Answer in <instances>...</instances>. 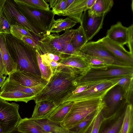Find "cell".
<instances>
[{"instance_id": "obj_1", "label": "cell", "mask_w": 133, "mask_h": 133, "mask_svg": "<svg viewBox=\"0 0 133 133\" xmlns=\"http://www.w3.org/2000/svg\"><path fill=\"white\" fill-rule=\"evenodd\" d=\"M52 69L53 72L50 79L35 96V103L50 101L58 106L63 103L76 87L74 84V80L82 73L77 68L61 64Z\"/></svg>"}, {"instance_id": "obj_2", "label": "cell", "mask_w": 133, "mask_h": 133, "mask_svg": "<svg viewBox=\"0 0 133 133\" xmlns=\"http://www.w3.org/2000/svg\"><path fill=\"white\" fill-rule=\"evenodd\" d=\"M5 35L9 54L17 65L16 71L41 77L36 49L10 34H5Z\"/></svg>"}, {"instance_id": "obj_3", "label": "cell", "mask_w": 133, "mask_h": 133, "mask_svg": "<svg viewBox=\"0 0 133 133\" xmlns=\"http://www.w3.org/2000/svg\"><path fill=\"white\" fill-rule=\"evenodd\" d=\"M63 34L48 33L36 42V50L40 55L51 53L63 59L68 44L71 42L76 29H67Z\"/></svg>"}, {"instance_id": "obj_4", "label": "cell", "mask_w": 133, "mask_h": 133, "mask_svg": "<svg viewBox=\"0 0 133 133\" xmlns=\"http://www.w3.org/2000/svg\"><path fill=\"white\" fill-rule=\"evenodd\" d=\"M103 101V99L97 98L74 102L61 125L69 130L96 111Z\"/></svg>"}, {"instance_id": "obj_5", "label": "cell", "mask_w": 133, "mask_h": 133, "mask_svg": "<svg viewBox=\"0 0 133 133\" xmlns=\"http://www.w3.org/2000/svg\"><path fill=\"white\" fill-rule=\"evenodd\" d=\"M14 1L23 15L43 36L48 33L55 20L51 10L35 8Z\"/></svg>"}, {"instance_id": "obj_6", "label": "cell", "mask_w": 133, "mask_h": 133, "mask_svg": "<svg viewBox=\"0 0 133 133\" xmlns=\"http://www.w3.org/2000/svg\"><path fill=\"white\" fill-rule=\"evenodd\" d=\"M126 76H133V67L90 68L79 75L74 80V83L75 86L77 87L85 83Z\"/></svg>"}, {"instance_id": "obj_7", "label": "cell", "mask_w": 133, "mask_h": 133, "mask_svg": "<svg viewBox=\"0 0 133 133\" xmlns=\"http://www.w3.org/2000/svg\"><path fill=\"white\" fill-rule=\"evenodd\" d=\"M88 85L86 90L80 93L71 95L64 102H74L97 98L103 99L107 93L117 86V84L110 79L85 83L79 85Z\"/></svg>"}, {"instance_id": "obj_8", "label": "cell", "mask_w": 133, "mask_h": 133, "mask_svg": "<svg viewBox=\"0 0 133 133\" xmlns=\"http://www.w3.org/2000/svg\"><path fill=\"white\" fill-rule=\"evenodd\" d=\"M19 108L18 104L10 103L0 98V126L4 133H8L14 129L21 119Z\"/></svg>"}, {"instance_id": "obj_9", "label": "cell", "mask_w": 133, "mask_h": 133, "mask_svg": "<svg viewBox=\"0 0 133 133\" xmlns=\"http://www.w3.org/2000/svg\"><path fill=\"white\" fill-rule=\"evenodd\" d=\"M80 50L86 55L103 60L110 67H133V66L116 58L96 41L88 42Z\"/></svg>"}, {"instance_id": "obj_10", "label": "cell", "mask_w": 133, "mask_h": 133, "mask_svg": "<svg viewBox=\"0 0 133 133\" xmlns=\"http://www.w3.org/2000/svg\"><path fill=\"white\" fill-rule=\"evenodd\" d=\"M2 9L10 26L18 23L24 26L36 37L41 38L43 37L42 34L34 27L23 15L14 0H5Z\"/></svg>"}, {"instance_id": "obj_11", "label": "cell", "mask_w": 133, "mask_h": 133, "mask_svg": "<svg viewBox=\"0 0 133 133\" xmlns=\"http://www.w3.org/2000/svg\"><path fill=\"white\" fill-rule=\"evenodd\" d=\"M96 0H66L65 9L62 15L81 23L83 12L90 9Z\"/></svg>"}, {"instance_id": "obj_12", "label": "cell", "mask_w": 133, "mask_h": 133, "mask_svg": "<svg viewBox=\"0 0 133 133\" xmlns=\"http://www.w3.org/2000/svg\"><path fill=\"white\" fill-rule=\"evenodd\" d=\"M126 105L121 106L114 114L103 119L99 133H118L123 119Z\"/></svg>"}, {"instance_id": "obj_13", "label": "cell", "mask_w": 133, "mask_h": 133, "mask_svg": "<svg viewBox=\"0 0 133 133\" xmlns=\"http://www.w3.org/2000/svg\"><path fill=\"white\" fill-rule=\"evenodd\" d=\"M96 42L119 60L133 66V57L123 46L112 41L106 36Z\"/></svg>"}, {"instance_id": "obj_14", "label": "cell", "mask_w": 133, "mask_h": 133, "mask_svg": "<svg viewBox=\"0 0 133 133\" xmlns=\"http://www.w3.org/2000/svg\"><path fill=\"white\" fill-rule=\"evenodd\" d=\"M106 14L96 17L89 15L88 10L83 14L80 24L88 41L91 40L103 27V21Z\"/></svg>"}, {"instance_id": "obj_15", "label": "cell", "mask_w": 133, "mask_h": 133, "mask_svg": "<svg viewBox=\"0 0 133 133\" xmlns=\"http://www.w3.org/2000/svg\"><path fill=\"white\" fill-rule=\"evenodd\" d=\"M47 82L44 80L37 85L28 87L23 86L7 77L1 87L0 91H18L36 96L44 88Z\"/></svg>"}, {"instance_id": "obj_16", "label": "cell", "mask_w": 133, "mask_h": 133, "mask_svg": "<svg viewBox=\"0 0 133 133\" xmlns=\"http://www.w3.org/2000/svg\"><path fill=\"white\" fill-rule=\"evenodd\" d=\"M110 90L104 101L107 107L105 109V117H108L115 112L119 107L121 101L123 98L121 88L117 85Z\"/></svg>"}, {"instance_id": "obj_17", "label": "cell", "mask_w": 133, "mask_h": 133, "mask_svg": "<svg viewBox=\"0 0 133 133\" xmlns=\"http://www.w3.org/2000/svg\"><path fill=\"white\" fill-rule=\"evenodd\" d=\"M105 36L112 41L123 46L127 43L128 27L118 21L108 30Z\"/></svg>"}, {"instance_id": "obj_18", "label": "cell", "mask_w": 133, "mask_h": 133, "mask_svg": "<svg viewBox=\"0 0 133 133\" xmlns=\"http://www.w3.org/2000/svg\"><path fill=\"white\" fill-rule=\"evenodd\" d=\"M8 78L23 86L28 87L36 86L45 80L41 77L17 71L11 74Z\"/></svg>"}, {"instance_id": "obj_19", "label": "cell", "mask_w": 133, "mask_h": 133, "mask_svg": "<svg viewBox=\"0 0 133 133\" xmlns=\"http://www.w3.org/2000/svg\"><path fill=\"white\" fill-rule=\"evenodd\" d=\"M133 76H126L111 78L117 85L120 87L123 92V98L127 104H132Z\"/></svg>"}, {"instance_id": "obj_20", "label": "cell", "mask_w": 133, "mask_h": 133, "mask_svg": "<svg viewBox=\"0 0 133 133\" xmlns=\"http://www.w3.org/2000/svg\"><path fill=\"white\" fill-rule=\"evenodd\" d=\"M0 48L5 68L4 75L9 76L16 70L17 65L9 54L4 34H0Z\"/></svg>"}, {"instance_id": "obj_21", "label": "cell", "mask_w": 133, "mask_h": 133, "mask_svg": "<svg viewBox=\"0 0 133 133\" xmlns=\"http://www.w3.org/2000/svg\"><path fill=\"white\" fill-rule=\"evenodd\" d=\"M106 107L104 101L95 116L79 133H99L101 124L105 117V109Z\"/></svg>"}, {"instance_id": "obj_22", "label": "cell", "mask_w": 133, "mask_h": 133, "mask_svg": "<svg viewBox=\"0 0 133 133\" xmlns=\"http://www.w3.org/2000/svg\"><path fill=\"white\" fill-rule=\"evenodd\" d=\"M36 104L31 117L34 119H42L48 118L58 106H57L54 102L50 101L39 102Z\"/></svg>"}, {"instance_id": "obj_23", "label": "cell", "mask_w": 133, "mask_h": 133, "mask_svg": "<svg viewBox=\"0 0 133 133\" xmlns=\"http://www.w3.org/2000/svg\"><path fill=\"white\" fill-rule=\"evenodd\" d=\"M57 62L63 65L77 68L82 73L90 69L84 56L72 55L66 58L60 59Z\"/></svg>"}, {"instance_id": "obj_24", "label": "cell", "mask_w": 133, "mask_h": 133, "mask_svg": "<svg viewBox=\"0 0 133 133\" xmlns=\"http://www.w3.org/2000/svg\"><path fill=\"white\" fill-rule=\"evenodd\" d=\"M114 4L112 0H96L92 7L88 10L89 16H102L109 12Z\"/></svg>"}, {"instance_id": "obj_25", "label": "cell", "mask_w": 133, "mask_h": 133, "mask_svg": "<svg viewBox=\"0 0 133 133\" xmlns=\"http://www.w3.org/2000/svg\"><path fill=\"white\" fill-rule=\"evenodd\" d=\"M39 124L47 133H69V130L63 127L61 123L50 120L48 118L34 119L32 118Z\"/></svg>"}, {"instance_id": "obj_26", "label": "cell", "mask_w": 133, "mask_h": 133, "mask_svg": "<svg viewBox=\"0 0 133 133\" xmlns=\"http://www.w3.org/2000/svg\"><path fill=\"white\" fill-rule=\"evenodd\" d=\"M35 96L18 91H0V98L5 101L28 103L34 100Z\"/></svg>"}, {"instance_id": "obj_27", "label": "cell", "mask_w": 133, "mask_h": 133, "mask_svg": "<svg viewBox=\"0 0 133 133\" xmlns=\"http://www.w3.org/2000/svg\"><path fill=\"white\" fill-rule=\"evenodd\" d=\"M16 128L22 133H47L31 118H21Z\"/></svg>"}, {"instance_id": "obj_28", "label": "cell", "mask_w": 133, "mask_h": 133, "mask_svg": "<svg viewBox=\"0 0 133 133\" xmlns=\"http://www.w3.org/2000/svg\"><path fill=\"white\" fill-rule=\"evenodd\" d=\"M73 102H67L60 104L50 115L48 118L54 121L62 122L70 110Z\"/></svg>"}, {"instance_id": "obj_29", "label": "cell", "mask_w": 133, "mask_h": 133, "mask_svg": "<svg viewBox=\"0 0 133 133\" xmlns=\"http://www.w3.org/2000/svg\"><path fill=\"white\" fill-rule=\"evenodd\" d=\"M133 107L132 104H126L123 121L118 133H133Z\"/></svg>"}, {"instance_id": "obj_30", "label": "cell", "mask_w": 133, "mask_h": 133, "mask_svg": "<svg viewBox=\"0 0 133 133\" xmlns=\"http://www.w3.org/2000/svg\"><path fill=\"white\" fill-rule=\"evenodd\" d=\"M77 23V22L68 17L64 19L54 20L48 33H58L63 31L70 29Z\"/></svg>"}, {"instance_id": "obj_31", "label": "cell", "mask_w": 133, "mask_h": 133, "mask_svg": "<svg viewBox=\"0 0 133 133\" xmlns=\"http://www.w3.org/2000/svg\"><path fill=\"white\" fill-rule=\"evenodd\" d=\"M88 42L83 29L80 25L76 29V32L71 41L72 45L76 50H80Z\"/></svg>"}, {"instance_id": "obj_32", "label": "cell", "mask_w": 133, "mask_h": 133, "mask_svg": "<svg viewBox=\"0 0 133 133\" xmlns=\"http://www.w3.org/2000/svg\"><path fill=\"white\" fill-rule=\"evenodd\" d=\"M36 54L42 78L48 82L52 75L53 72L52 69L49 63L45 61L42 59L40 55L37 50Z\"/></svg>"}, {"instance_id": "obj_33", "label": "cell", "mask_w": 133, "mask_h": 133, "mask_svg": "<svg viewBox=\"0 0 133 133\" xmlns=\"http://www.w3.org/2000/svg\"><path fill=\"white\" fill-rule=\"evenodd\" d=\"M10 34L17 38L22 40L23 36L29 37L34 39V37L23 25L17 23L10 26Z\"/></svg>"}, {"instance_id": "obj_34", "label": "cell", "mask_w": 133, "mask_h": 133, "mask_svg": "<svg viewBox=\"0 0 133 133\" xmlns=\"http://www.w3.org/2000/svg\"><path fill=\"white\" fill-rule=\"evenodd\" d=\"M45 1L49 3L50 7L52 9L51 11L55 15L62 16L66 8V0Z\"/></svg>"}, {"instance_id": "obj_35", "label": "cell", "mask_w": 133, "mask_h": 133, "mask_svg": "<svg viewBox=\"0 0 133 133\" xmlns=\"http://www.w3.org/2000/svg\"><path fill=\"white\" fill-rule=\"evenodd\" d=\"M24 5L46 10H50L49 5L44 0H14Z\"/></svg>"}, {"instance_id": "obj_36", "label": "cell", "mask_w": 133, "mask_h": 133, "mask_svg": "<svg viewBox=\"0 0 133 133\" xmlns=\"http://www.w3.org/2000/svg\"><path fill=\"white\" fill-rule=\"evenodd\" d=\"M5 0H0V34H10V25L4 15L3 6Z\"/></svg>"}, {"instance_id": "obj_37", "label": "cell", "mask_w": 133, "mask_h": 133, "mask_svg": "<svg viewBox=\"0 0 133 133\" xmlns=\"http://www.w3.org/2000/svg\"><path fill=\"white\" fill-rule=\"evenodd\" d=\"M98 109L96 111L88 116L82 121L72 127L69 130V131L74 133H79L95 116Z\"/></svg>"}, {"instance_id": "obj_38", "label": "cell", "mask_w": 133, "mask_h": 133, "mask_svg": "<svg viewBox=\"0 0 133 133\" xmlns=\"http://www.w3.org/2000/svg\"><path fill=\"white\" fill-rule=\"evenodd\" d=\"M133 25L132 24L128 27L127 43L129 49V52L133 57Z\"/></svg>"}, {"instance_id": "obj_39", "label": "cell", "mask_w": 133, "mask_h": 133, "mask_svg": "<svg viewBox=\"0 0 133 133\" xmlns=\"http://www.w3.org/2000/svg\"><path fill=\"white\" fill-rule=\"evenodd\" d=\"M22 40L30 46L36 49L37 44L34 39L31 38L26 36H23Z\"/></svg>"}, {"instance_id": "obj_40", "label": "cell", "mask_w": 133, "mask_h": 133, "mask_svg": "<svg viewBox=\"0 0 133 133\" xmlns=\"http://www.w3.org/2000/svg\"><path fill=\"white\" fill-rule=\"evenodd\" d=\"M88 87V85H85L77 86L72 91L71 95L80 93L86 90Z\"/></svg>"}, {"instance_id": "obj_41", "label": "cell", "mask_w": 133, "mask_h": 133, "mask_svg": "<svg viewBox=\"0 0 133 133\" xmlns=\"http://www.w3.org/2000/svg\"><path fill=\"white\" fill-rule=\"evenodd\" d=\"M5 68L0 48V75H5Z\"/></svg>"}, {"instance_id": "obj_42", "label": "cell", "mask_w": 133, "mask_h": 133, "mask_svg": "<svg viewBox=\"0 0 133 133\" xmlns=\"http://www.w3.org/2000/svg\"><path fill=\"white\" fill-rule=\"evenodd\" d=\"M61 64L57 62H55L53 60L51 61L50 63V65L52 69L58 67L60 66Z\"/></svg>"}, {"instance_id": "obj_43", "label": "cell", "mask_w": 133, "mask_h": 133, "mask_svg": "<svg viewBox=\"0 0 133 133\" xmlns=\"http://www.w3.org/2000/svg\"><path fill=\"white\" fill-rule=\"evenodd\" d=\"M6 76L0 75V87H1L5 82Z\"/></svg>"}, {"instance_id": "obj_44", "label": "cell", "mask_w": 133, "mask_h": 133, "mask_svg": "<svg viewBox=\"0 0 133 133\" xmlns=\"http://www.w3.org/2000/svg\"><path fill=\"white\" fill-rule=\"evenodd\" d=\"M50 61H53L54 57V55L51 53L46 54Z\"/></svg>"}, {"instance_id": "obj_45", "label": "cell", "mask_w": 133, "mask_h": 133, "mask_svg": "<svg viewBox=\"0 0 133 133\" xmlns=\"http://www.w3.org/2000/svg\"><path fill=\"white\" fill-rule=\"evenodd\" d=\"M8 133H22L19 131L17 129L16 127L13 130Z\"/></svg>"}, {"instance_id": "obj_46", "label": "cell", "mask_w": 133, "mask_h": 133, "mask_svg": "<svg viewBox=\"0 0 133 133\" xmlns=\"http://www.w3.org/2000/svg\"><path fill=\"white\" fill-rule=\"evenodd\" d=\"M60 58L59 56L58 55H54V57L53 61L56 62H58L60 59Z\"/></svg>"}, {"instance_id": "obj_47", "label": "cell", "mask_w": 133, "mask_h": 133, "mask_svg": "<svg viewBox=\"0 0 133 133\" xmlns=\"http://www.w3.org/2000/svg\"><path fill=\"white\" fill-rule=\"evenodd\" d=\"M0 133H4L3 130L1 126H0Z\"/></svg>"}, {"instance_id": "obj_48", "label": "cell", "mask_w": 133, "mask_h": 133, "mask_svg": "<svg viewBox=\"0 0 133 133\" xmlns=\"http://www.w3.org/2000/svg\"><path fill=\"white\" fill-rule=\"evenodd\" d=\"M69 131V133H74V132H71V131Z\"/></svg>"}]
</instances>
